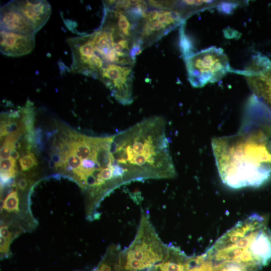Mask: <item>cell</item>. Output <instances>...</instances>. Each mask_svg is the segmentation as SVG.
<instances>
[{"mask_svg":"<svg viewBox=\"0 0 271 271\" xmlns=\"http://www.w3.org/2000/svg\"><path fill=\"white\" fill-rule=\"evenodd\" d=\"M114 135L96 137L67 129L55 143L52 160L55 169L70 176L86 192L87 215L115 188L126 184L125 175L113 156Z\"/></svg>","mask_w":271,"mask_h":271,"instance_id":"cell-1","label":"cell"},{"mask_svg":"<svg viewBox=\"0 0 271 271\" xmlns=\"http://www.w3.org/2000/svg\"><path fill=\"white\" fill-rule=\"evenodd\" d=\"M243 124L236 134L212 140L220 178L235 189L258 187L271 174V129Z\"/></svg>","mask_w":271,"mask_h":271,"instance_id":"cell-2","label":"cell"},{"mask_svg":"<svg viewBox=\"0 0 271 271\" xmlns=\"http://www.w3.org/2000/svg\"><path fill=\"white\" fill-rule=\"evenodd\" d=\"M266 224V219L257 214L239 221L208 249L205 253L207 258L213 263L233 261L259 265L253 256V244L259 231Z\"/></svg>","mask_w":271,"mask_h":271,"instance_id":"cell-3","label":"cell"},{"mask_svg":"<svg viewBox=\"0 0 271 271\" xmlns=\"http://www.w3.org/2000/svg\"><path fill=\"white\" fill-rule=\"evenodd\" d=\"M169 247L159 237L149 214L143 212L134 239L119 253L118 267L123 271H148L167 257Z\"/></svg>","mask_w":271,"mask_h":271,"instance_id":"cell-4","label":"cell"},{"mask_svg":"<svg viewBox=\"0 0 271 271\" xmlns=\"http://www.w3.org/2000/svg\"><path fill=\"white\" fill-rule=\"evenodd\" d=\"M185 60L188 81L196 88L217 82L231 70L224 50L215 46L193 54Z\"/></svg>","mask_w":271,"mask_h":271,"instance_id":"cell-5","label":"cell"},{"mask_svg":"<svg viewBox=\"0 0 271 271\" xmlns=\"http://www.w3.org/2000/svg\"><path fill=\"white\" fill-rule=\"evenodd\" d=\"M184 20L181 14L174 8L148 10L137 22V42L144 49L180 26Z\"/></svg>","mask_w":271,"mask_h":271,"instance_id":"cell-6","label":"cell"},{"mask_svg":"<svg viewBox=\"0 0 271 271\" xmlns=\"http://www.w3.org/2000/svg\"><path fill=\"white\" fill-rule=\"evenodd\" d=\"M67 42L72 55L71 71L97 78L105 64L95 52L92 33L68 38Z\"/></svg>","mask_w":271,"mask_h":271,"instance_id":"cell-7","label":"cell"},{"mask_svg":"<svg viewBox=\"0 0 271 271\" xmlns=\"http://www.w3.org/2000/svg\"><path fill=\"white\" fill-rule=\"evenodd\" d=\"M111 91L112 95L123 105L133 101L132 67L108 64L101 70L97 78Z\"/></svg>","mask_w":271,"mask_h":271,"instance_id":"cell-8","label":"cell"},{"mask_svg":"<svg viewBox=\"0 0 271 271\" xmlns=\"http://www.w3.org/2000/svg\"><path fill=\"white\" fill-rule=\"evenodd\" d=\"M243 74L254 96L271 112V61L258 54Z\"/></svg>","mask_w":271,"mask_h":271,"instance_id":"cell-9","label":"cell"},{"mask_svg":"<svg viewBox=\"0 0 271 271\" xmlns=\"http://www.w3.org/2000/svg\"><path fill=\"white\" fill-rule=\"evenodd\" d=\"M1 30L35 36L36 32L29 20L10 1L1 7Z\"/></svg>","mask_w":271,"mask_h":271,"instance_id":"cell-10","label":"cell"},{"mask_svg":"<svg viewBox=\"0 0 271 271\" xmlns=\"http://www.w3.org/2000/svg\"><path fill=\"white\" fill-rule=\"evenodd\" d=\"M35 46V36L1 30L0 50L4 55L19 57L31 53Z\"/></svg>","mask_w":271,"mask_h":271,"instance_id":"cell-11","label":"cell"},{"mask_svg":"<svg viewBox=\"0 0 271 271\" xmlns=\"http://www.w3.org/2000/svg\"><path fill=\"white\" fill-rule=\"evenodd\" d=\"M17 8L29 20L35 32L47 23L51 13V6L45 0L13 1Z\"/></svg>","mask_w":271,"mask_h":271,"instance_id":"cell-12","label":"cell"},{"mask_svg":"<svg viewBox=\"0 0 271 271\" xmlns=\"http://www.w3.org/2000/svg\"><path fill=\"white\" fill-rule=\"evenodd\" d=\"M187 258L179 248L169 245L167 257L148 271H185Z\"/></svg>","mask_w":271,"mask_h":271,"instance_id":"cell-13","label":"cell"},{"mask_svg":"<svg viewBox=\"0 0 271 271\" xmlns=\"http://www.w3.org/2000/svg\"><path fill=\"white\" fill-rule=\"evenodd\" d=\"M214 271H258L261 267L253 263L225 261L213 263Z\"/></svg>","mask_w":271,"mask_h":271,"instance_id":"cell-14","label":"cell"},{"mask_svg":"<svg viewBox=\"0 0 271 271\" xmlns=\"http://www.w3.org/2000/svg\"><path fill=\"white\" fill-rule=\"evenodd\" d=\"M16 160L12 157L1 159V183L3 186L11 184V180L17 174Z\"/></svg>","mask_w":271,"mask_h":271,"instance_id":"cell-15","label":"cell"},{"mask_svg":"<svg viewBox=\"0 0 271 271\" xmlns=\"http://www.w3.org/2000/svg\"><path fill=\"white\" fill-rule=\"evenodd\" d=\"M185 271H214L212 262L209 260L205 253L188 257Z\"/></svg>","mask_w":271,"mask_h":271,"instance_id":"cell-16","label":"cell"},{"mask_svg":"<svg viewBox=\"0 0 271 271\" xmlns=\"http://www.w3.org/2000/svg\"><path fill=\"white\" fill-rule=\"evenodd\" d=\"M9 224L6 221H2L0 228V248L1 258L7 257L10 255V244L16 235L10 228Z\"/></svg>","mask_w":271,"mask_h":271,"instance_id":"cell-17","label":"cell"},{"mask_svg":"<svg viewBox=\"0 0 271 271\" xmlns=\"http://www.w3.org/2000/svg\"><path fill=\"white\" fill-rule=\"evenodd\" d=\"M20 200L18 191H11L3 201L1 212L8 214H19L20 212Z\"/></svg>","mask_w":271,"mask_h":271,"instance_id":"cell-18","label":"cell"},{"mask_svg":"<svg viewBox=\"0 0 271 271\" xmlns=\"http://www.w3.org/2000/svg\"><path fill=\"white\" fill-rule=\"evenodd\" d=\"M19 162L23 171H29L38 164L37 158L32 152H28L23 155L20 158Z\"/></svg>","mask_w":271,"mask_h":271,"instance_id":"cell-19","label":"cell"},{"mask_svg":"<svg viewBox=\"0 0 271 271\" xmlns=\"http://www.w3.org/2000/svg\"><path fill=\"white\" fill-rule=\"evenodd\" d=\"M29 180L26 177H22L15 184L17 187L22 191H25L29 185Z\"/></svg>","mask_w":271,"mask_h":271,"instance_id":"cell-20","label":"cell"}]
</instances>
